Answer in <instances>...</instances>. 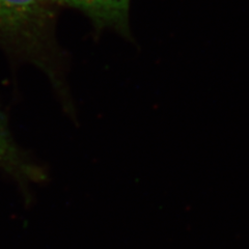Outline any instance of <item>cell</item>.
Listing matches in <instances>:
<instances>
[{
    "label": "cell",
    "mask_w": 249,
    "mask_h": 249,
    "mask_svg": "<svg viewBox=\"0 0 249 249\" xmlns=\"http://www.w3.org/2000/svg\"><path fill=\"white\" fill-rule=\"evenodd\" d=\"M56 0H0V43L40 67L66 100L61 58L49 38Z\"/></svg>",
    "instance_id": "1"
},
{
    "label": "cell",
    "mask_w": 249,
    "mask_h": 249,
    "mask_svg": "<svg viewBox=\"0 0 249 249\" xmlns=\"http://www.w3.org/2000/svg\"><path fill=\"white\" fill-rule=\"evenodd\" d=\"M0 168L15 177L20 183L41 180L42 173L27 160L16 145L4 115L0 112Z\"/></svg>",
    "instance_id": "3"
},
{
    "label": "cell",
    "mask_w": 249,
    "mask_h": 249,
    "mask_svg": "<svg viewBox=\"0 0 249 249\" xmlns=\"http://www.w3.org/2000/svg\"><path fill=\"white\" fill-rule=\"evenodd\" d=\"M84 13L99 28L107 27L129 34L130 0H56Z\"/></svg>",
    "instance_id": "2"
}]
</instances>
